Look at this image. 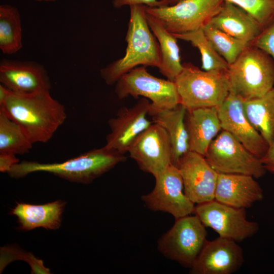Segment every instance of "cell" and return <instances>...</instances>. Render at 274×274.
I'll list each match as a JSON object with an SVG mask.
<instances>
[{"label":"cell","instance_id":"1","mask_svg":"<svg viewBox=\"0 0 274 274\" xmlns=\"http://www.w3.org/2000/svg\"><path fill=\"white\" fill-rule=\"evenodd\" d=\"M0 110L21 126L32 144L48 142L67 117L64 105L50 91L21 94L9 89Z\"/></svg>","mask_w":274,"mask_h":274},{"label":"cell","instance_id":"2","mask_svg":"<svg viewBox=\"0 0 274 274\" xmlns=\"http://www.w3.org/2000/svg\"><path fill=\"white\" fill-rule=\"evenodd\" d=\"M129 8L125 53L100 71L101 78L108 85L115 84L123 75L138 66L159 68L160 65L159 44L148 25L145 6L134 5Z\"/></svg>","mask_w":274,"mask_h":274},{"label":"cell","instance_id":"3","mask_svg":"<svg viewBox=\"0 0 274 274\" xmlns=\"http://www.w3.org/2000/svg\"><path fill=\"white\" fill-rule=\"evenodd\" d=\"M126 159L124 155L105 146L62 162L23 161L13 165L7 173L12 178H20L32 173L46 172L72 182L88 184Z\"/></svg>","mask_w":274,"mask_h":274},{"label":"cell","instance_id":"4","mask_svg":"<svg viewBox=\"0 0 274 274\" xmlns=\"http://www.w3.org/2000/svg\"><path fill=\"white\" fill-rule=\"evenodd\" d=\"M230 92L246 101L262 96L274 87V60L249 44L227 71Z\"/></svg>","mask_w":274,"mask_h":274},{"label":"cell","instance_id":"5","mask_svg":"<svg viewBox=\"0 0 274 274\" xmlns=\"http://www.w3.org/2000/svg\"><path fill=\"white\" fill-rule=\"evenodd\" d=\"M227 71H207L183 63L182 71L174 81L180 103L187 110L218 108L230 92Z\"/></svg>","mask_w":274,"mask_h":274},{"label":"cell","instance_id":"6","mask_svg":"<svg viewBox=\"0 0 274 274\" xmlns=\"http://www.w3.org/2000/svg\"><path fill=\"white\" fill-rule=\"evenodd\" d=\"M206 226L198 217L188 215L176 219L158 239L157 248L165 257L191 268L208 241Z\"/></svg>","mask_w":274,"mask_h":274},{"label":"cell","instance_id":"7","mask_svg":"<svg viewBox=\"0 0 274 274\" xmlns=\"http://www.w3.org/2000/svg\"><path fill=\"white\" fill-rule=\"evenodd\" d=\"M115 84V93L119 99L141 96L150 100L151 107L161 109L173 108L181 104L175 82L154 77L145 66L133 68Z\"/></svg>","mask_w":274,"mask_h":274},{"label":"cell","instance_id":"8","mask_svg":"<svg viewBox=\"0 0 274 274\" xmlns=\"http://www.w3.org/2000/svg\"><path fill=\"white\" fill-rule=\"evenodd\" d=\"M204 157L219 174H243L259 178L266 171L260 158L224 130L212 142Z\"/></svg>","mask_w":274,"mask_h":274},{"label":"cell","instance_id":"9","mask_svg":"<svg viewBox=\"0 0 274 274\" xmlns=\"http://www.w3.org/2000/svg\"><path fill=\"white\" fill-rule=\"evenodd\" d=\"M223 0H182L172 6L151 8L147 12L159 19L173 34L195 31L207 24L220 10Z\"/></svg>","mask_w":274,"mask_h":274},{"label":"cell","instance_id":"10","mask_svg":"<svg viewBox=\"0 0 274 274\" xmlns=\"http://www.w3.org/2000/svg\"><path fill=\"white\" fill-rule=\"evenodd\" d=\"M193 213L206 227L215 231L220 237L242 241L255 235L258 224L247 219L246 209L234 208L213 200L197 204Z\"/></svg>","mask_w":274,"mask_h":274},{"label":"cell","instance_id":"11","mask_svg":"<svg viewBox=\"0 0 274 274\" xmlns=\"http://www.w3.org/2000/svg\"><path fill=\"white\" fill-rule=\"evenodd\" d=\"M154 178V189L141 196L149 209L168 213L176 219L193 213L194 203L184 193L183 179L177 166L171 164Z\"/></svg>","mask_w":274,"mask_h":274},{"label":"cell","instance_id":"12","mask_svg":"<svg viewBox=\"0 0 274 274\" xmlns=\"http://www.w3.org/2000/svg\"><path fill=\"white\" fill-rule=\"evenodd\" d=\"M127 152L141 170L154 177L172 164L168 135L162 126L155 123L135 139Z\"/></svg>","mask_w":274,"mask_h":274},{"label":"cell","instance_id":"13","mask_svg":"<svg viewBox=\"0 0 274 274\" xmlns=\"http://www.w3.org/2000/svg\"><path fill=\"white\" fill-rule=\"evenodd\" d=\"M151 101L142 97L132 107H123L115 117L110 119V133L106 136L105 146L124 155L135 139L153 123L149 120Z\"/></svg>","mask_w":274,"mask_h":274},{"label":"cell","instance_id":"14","mask_svg":"<svg viewBox=\"0 0 274 274\" xmlns=\"http://www.w3.org/2000/svg\"><path fill=\"white\" fill-rule=\"evenodd\" d=\"M244 101L241 97L229 92L218 108L222 129L230 133L250 152L261 159L268 145L247 117Z\"/></svg>","mask_w":274,"mask_h":274},{"label":"cell","instance_id":"15","mask_svg":"<svg viewBox=\"0 0 274 274\" xmlns=\"http://www.w3.org/2000/svg\"><path fill=\"white\" fill-rule=\"evenodd\" d=\"M177 167L183 179L184 193L194 203L215 199L219 173L204 156L189 151L182 158Z\"/></svg>","mask_w":274,"mask_h":274},{"label":"cell","instance_id":"16","mask_svg":"<svg viewBox=\"0 0 274 274\" xmlns=\"http://www.w3.org/2000/svg\"><path fill=\"white\" fill-rule=\"evenodd\" d=\"M244 261V253L237 242L218 237L208 241L190 268L191 274H232Z\"/></svg>","mask_w":274,"mask_h":274},{"label":"cell","instance_id":"17","mask_svg":"<svg viewBox=\"0 0 274 274\" xmlns=\"http://www.w3.org/2000/svg\"><path fill=\"white\" fill-rule=\"evenodd\" d=\"M1 84L21 94L50 91L51 82L44 66L34 61L3 59L0 62Z\"/></svg>","mask_w":274,"mask_h":274},{"label":"cell","instance_id":"18","mask_svg":"<svg viewBox=\"0 0 274 274\" xmlns=\"http://www.w3.org/2000/svg\"><path fill=\"white\" fill-rule=\"evenodd\" d=\"M252 176L219 174L215 200L236 208L247 209L261 200L263 190Z\"/></svg>","mask_w":274,"mask_h":274},{"label":"cell","instance_id":"19","mask_svg":"<svg viewBox=\"0 0 274 274\" xmlns=\"http://www.w3.org/2000/svg\"><path fill=\"white\" fill-rule=\"evenodd\" d=\"M185 121L189 150L204 156L212 142L222 130L218 108L187 110Z\"/></svg>","mask_w":274,"mask_h":274},{"label":"cell","instance_id":"20","mask_svg":"<svg viewBox=\"0 0 274 274\" xmlns=\"http://www.w3.org/2000/svg\"><path fill=\"white\" fill-rule=\"evenodd\" d=\"M187 109L181 104L171 109H161L151 107L148 115L153 123L162 126L170 140L172 163L178 166L182 158L189 150V137L185 118Z\"/></svg>","mask_w":274,"mask_h":274},{"label":"cell","instance_id":"21","mask_svg":"<svg viewBox=\"0 0 274 274\" xmlns=\"http://www.w3.org/2000/svg\"><path fill=\"white\" fill-rule=\"evenodd\" d=\"M208 23L249 44L263 29L246 11L226 1Z\"/></svg>","mask_w":274,"mask_h":274},{"label":"cell","instance_id":"22","mask_svg":"<svg viewBox=\"0 0 274 274\" xmlns=\"http://www.w3.org/2000/svg\"><path fill=\"white\" fill-rule=\"evenodd\" d=\"M65 205V202L60 200L41 205L17 203L11 214L17 218L23 230L40 227L55 230L60 226Z\"/></svg>","mask_w":274,"mask_h":274},{"label":"cell","instance_id":"23","mask_svg":"<svg viewBox=\"0 0 274 274\" xmlns=\"http://www.w3.org/2000/svg\"><path fill=\"white\" fill-rule=\"evenodd\" d=\"M146 15L148 25L160 48L161 63L159 71L167 79L174 82L183 69L177 39L157 18L146 11Z\"/></svg>","mask_w":274,"mask_h":274},{"label":"cell","instance_id":"24","mask_svg":"<svg viewBox=\"0 0 274 274\" xmlns=\"http://www.w3.org/2000/svg\"><path fill=\"white\" fill-rule=\"evenodd\" d=\"M248 120L268 145L274 142V87L259 97L244 101Z\"/></svg>","mask_w":274,"mask_h":274},{"label":"cell","instance_id":"25","mask_svg":"<svg viewBox=\"0 0 274 274\" xmlns=\"http://www.w3.org/2000/svg\"><path fill=\"white\" fill-rule=\"evenodd\" d=\"M21 17L15 6H0V49L6 54H13L22 47Z\"/></svg>","mask_w":274,"mask_h":274},{"label":"cell","instance_id":"26","mask_svg":"<svg viewBox=\"0 0 274 274\" xmlns=\"http://www.w3.org/2000/svg\"><path fill=\"white\" fill-rule=\"evenodd\" d=\"M33 144L21 126L0 110V152L27 153Z\"/></svg>","mask_w":274,"mask_h":274},{"label":"cell","instance_id":"27","mask_svg":"<svg viewBox=\"0 0 274 274\" xmlns=\"http://www.w3.org/2000/svg\"><path fill=\"white\" fill-rule=\"evenodd\" d=\"M173 35L177 39L189 42L198 49L201 55V68L203 70H228L229 64L216 51L202 28L184 33Z\"/></svg>","mask_w":274,"mask_h":274},{"label":"cell","instance_id":"28","mask_svg":"<svg viewBox=\"0 0 274 274\" xmlns=\"http://www.w3.org/2000/svg\"><path fill=\"white\" fill-rule=\"evenodd\" d=\"M202 29L213 47L229 65L233 63L249 44L237 39L209 23Z\"/></svg>","mask_w":274,"mask_h":274},{"label":"cell","instance_id":"29","mask_svg":"<svg viewBox=\"0 0 274 274\" xmlns=\"http://www.w3.org/2000/svg\"><path fill=\"white\" fill-rule=\"evenodd\" d=\"M242 8L264 29L274 22V0H223Z\"/></svg>","mask_w":274,"mask_h":274},{"label":"cell","instance_id":"30","mask_svg":"<svg viewBox=\"0 0 274 274\" xmlns=\"http://www.w3.org/2000/svg\"><path fill=\"white\" fill-rule=\"evenodd\" d=\"M21 259L27 262L31 268V273H50V269L44 266L43 261L37 258L31 253L23 251L15 246L1 248V273L6 266L12 261Z\"/></svg>","mask_w":274,"mask_h":274},{"label":"cell","instance_id":"31","mask_svg":"<svg viewBox=\"0 0 274 274\" xmlns=\"http://www.w3.org/2000/svg\"><path fill=\"white\" fill-rule=\"evenodd\" d=\"M250 44L265 51L274 60V22L264 28Z\"/></svg>","mask_w":274,"mask_h":274},{"label":"cell","instance_id":"32","mask_svg":"<svg viewBox=\"0 0 274 274\" xmlns=\"http://www.w3.org/2000/svg\"><path fill=\"white\" fill-rule=\"evenodd\" d=\"M112 3L113 6L117 9L134 5H143L151 8L165 6L159 0H112Z\"/></svg>","mask_w":274,"mask_h":274},{"label":"cell","instance_id":"33","mask_svg":"<svg viewBox=\"0 0 274 274\" xmlns=\"http://www.w3.org/2000/svg\"><path fill=\"white\" fill-rule=\"evenodd\" d=\"M19 162L16 155L8 152H0V171L8 173L11 167Z\"/></svg>","mask_w":274,"mask_h":274},{"label":"cell","instance_id":"34","mask_svg":"<svg viewBox=\"0 0 274 274\" xmlns=\"http://www.w3.org/2000/svg\"><path fill=\"white\" fill-rule=\"evenodd\" d=\"M260 160L266 170L274 173V142L268 146L265 154Z\"/></svg>","mask_w":274,"mask_h":274},{"label":"cell","instance_id":"35","mask_svg":"<svg viewBox=\"0 0 274 274\" xmlns=\"http://www.w3.org/2000/svg\"><path fill=\"white\" fill-rule=\"evenodd\" d=\"M165 6L174 5L182 0H159Z\"/></svg>","mask_w":274,"mask_h":274},{"label":"cell","instance_id":"36","mask_svg":"<svg viewBox=\"0 0 274 274\" xmlns=\"http://www.w3.org/2000/svg\"><path fill=\"white\" fill-rule=\"evenodd\" d=\"M39 2H54L56 0H35Z\"/></svg>","mask_w":274,"mask_h":274}]
</instances>
